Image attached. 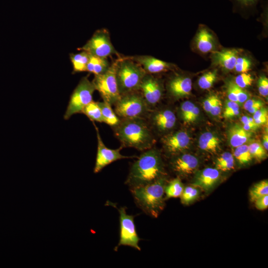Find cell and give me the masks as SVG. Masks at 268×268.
I'll return each instance as SVG.
<instances>
[{"label": "cell", "mask_w": 268, "mask_h": 268, "mask_svg": "<svg viewBox=\"0 0 268 268\" xmlns=\"http://www.w3.org/2000/svg\"><path fill=\"white\" fill-rule=\"evenodd\" d=\"M164 168L160 154L153 148L146 150L130 170L126 184L131 188L144 185L162 178Z\"/></svg>", "instance_id": "obj_1"}, {"label": "cell", "mask_w": 268, "mask_h": 268, "mask_svg": "<svg viewBox=\"0 0 268 268\" xmlns=\"http://www.w3.org/2000/svg\"><path fill=\"white\" fill-rule=\"evenodd\" d=\"M115 134L123 146L138 150L151 148L154 142L151 131L142 118L122 119L115 127Z\"/></svg>", "instance_id": "obj_2"}, {"label": "cell", "mask_w": 268, "mask_h": 268, "mask_svg": "<svg viewBox=\"0 0 268 268\" xmlns=\"http://www.w3.org/2000/svg\"><path fill=\"white\" fill-rule=\"evenodd\" d=\"M166 184L163 177L152 183L131 188L134 201L145 213L157 217L164 206V189Z\"/></svg>", "instance_id": "obj_3"}, {"label": "cell", "mask_w": 268, "mask_h": 268, "mask_svg": "<svg viewBox=\"0 0 268 268\" xmlns=\"http://www.w3.org/2000/svg\"><path fill=\"white\" fill-rule=\"evenodd\" d=\"M146 73L141 66L130 58L116 61V78L121 95L138 90Z\"/></svg>", "instance_id": "obj_4"}, {"label": "cell", "mask_w": 268, "mask_h": 268, "mask_svg": "<svg viewBox=\"0 0 268 268\" xmlns=\"http://www.w3.org/2000/svg\"><path fill=\"white\" fill-rule=\"evenodd\" d=\"M114 105L115 112L122 119H144L149 110L142 95L136 91L122 95Z\"/></svg>", "instance_id": "obj_5"}, {"label": "cell", "mask_w": 268, "mask_h": 268, "mask_svg": "<svg viewBox=\"0 0 268 268\" xmlns=\"http://www.w3.org/2000/svg\"><path fill=\"white\" fill-rule=\"evenodd\" d=\"M92 82L103 101L110 105H114L120 99L121 95L116 78V62L110 65L104 73L94 75Z\"/></svg>", "instance_id": "obj_6"}, {"label": "cell", "mask_w": 268, "mask_h": 268, "mask_svg": "<svg viewBox=\"0 0 268 268\" xmlns=\"http://www.w3.org/2000/svg\"><path fill=\"white\" fill-rule=\"evenodd\" d=\"M95 90L92 81L87 77H82L70 96L64 119L67 120L74 114L82 113L84 107L93 101Z\"/></svg>", "instance_id": "obj_7"}, {"label": "cell", "mask_w": 268, "mask_h": 268, "mask_svg": "<svg viewBox=\"0 0 268 268\" xmlns=\"http://www.w3.org/2000/svg\"><path fill=\"white\" fill-rule=\"evenodd\" d=\"M80 49L90 55L105 58L117 53L111 41L109 33L104 29L97 30Z\"/></svg>", "instance_id": "obj_8"}, {"label": "cell", "mask_w": 268, "mask_h": 268, "mask_svg": "<svg viewBox=\"0 0 268 268\" xmlns=\"http://www.w3.org/2000/svg\"><path fill=\"white\" fill-rule=\"evenodd\" d=\"M118 210L120 214V235L119 243L115 250L122 245L130 246L140 251L141 249L138 245L140 238L136 232L134 216L127 213L125 207H121Z\"/></svg>", "instance_id": "obj_9"}, {"label": "cell", "mask_w": 268, "mask_h": 268, "mask_svg": "<svg viewBox=\"0 0 268 268\" xmlns=\"http://www.w3.org/2000/svg\"><path fill=\"white\" fill-rule=\"evenodd\" d=\"M93 125L96 131L97 138V152L94 168V173L99 172L105 167L114 161L131 157L121 154V148L113 149L107 147L101 139L98 128L94 122Z\"/></svg>", "instance_id": "obj_10"}, {"label": "cell", "mask_w": 268, "mask_h": 268, "mask_svg": "<svg viewBox=\"0 0 268 268\" xmlns=\"http://www.w3.org/2000/svg\"><path fill=\"white\" fill-rule=\"evenodd\" d=\"M139 90L149 107L156 104L161 99L163 89L159 80L149 73H146L140 84Z\"/></svg>", "instance_id": "obj_11"}, {"label": "cell", "mask_w": 268, "mask_h": 268, "mask_svg": "<svg viewBox=\"0 0 268 268\" xmlns=\"http://www.w3.org/2000/svg\"><path fill=\"white\" fill-rule=\"evenodd\" d=\"M162 141L165 150L170 154L175 155L188 148L190 137L185 131H180L165 135Z\"/></svg>", "instance_id": "obj_12"}, {"label": "cell", "mask_w": 268, "mask_h": 268, "mask_svg": "<svg viewBox=\"0 0 268 268\" xmlns=\"http://www.w3.org/2000/svg\"><path fill=\"white\" fill-rule=\"evenodd\" d=\"M138 63L146 73H157L171 68V64L150 56H137L130 58Z\"/></svg>", "instance_id": "obj_13"}, {"label": "cell", "mask_w": 268, "mask_h": 268, "mask_svg": "<svg viewBox=\"0 0 268 268\" xmlns=\"http://www.w3.org/2000/svg\"><path fill=\"white\" fill-rule=\"evenodd\" d=\"M198 158L191 154H181L173 158L171 166L174 171L181 175H187L193 173L198 167Z\"/></svg>", "instance_id": "obj_14"}, {"label": "cell", "mask_w": 268, "mask_h": 268, "mask_svg": "<svg viewBox=\"0 0 268 268\" xmlns=\"http://www.w3.org/2000/svg\"><path fill=\"white\" fill-rule=\"evenodd\" d=\"M152 125L160 132H167L172 129L176 123V117L170 109L159 110L150 117Z\"/></svg>", "instance_id": "obj_15"}, {"label": "cell", "mask_w": 268, "mask_h": 268, "mask_svg": "<svg viewBox=\"0 0 268 268\" xmlns=\"http://www.w3.org/2000/svg\"><path fill=\"white\" fill-rule=\"evenodd\" d=\"M168 88L170 94L175 98L187 96L191 92L192 81L189 77L178 75L169 81Z\"/></svg>", "instance_id": "obj_16"}, {"label": "cell", "mask_w": 268, "mask_h": 268, "mask_svg": "<svg viewBox=\"0 0 268 268\" xmlns=\"http://www.w3.org/2000/svg\"><path fill=\"white\" fill-rule=\"evenodd\" d=\"M220 177V172L216 168H206L196 174L193 185L208 191L217 183Z\"/></svg>", "instance_id": "obj_17"}, {"label": "cell", "mask_w": 268, "mask_h": 268, "mask_svg": "<svg viewBox=\"0 0 268 268\" xmlns=\"http://www.w3.org/2000/svg\"><path fill=\"white\" fill-rule=\"evenodd\" d=\"M228 135L230 144L236 147L245 144L251 138L252 133L245 130L240 125L236 124L229 128Z\"/></svg>", "instance_id": "obj_18"}, {"label": "cell", "mask_w": 268, "mask_h": 268, "mask_svg": "<svg viewBox=\"0 0 268 268\" xmlns=\"http://www.w3.org/2000/svg\"><path fill=\"white\" fill-rule=\"evenodd\" d=\"M239 52L236 49H230L214 53V62L220 67L227 70L234 68Z\"/></svg>", "instance_id": "obj_19"}, {"label": "cell", "mask_w": 268, "mask_h": 268, "mask_svg": "<svg viewBox=\"0 0 268 268\" xmlns=\"http://www.w3.org/2000/svg\"><path fill=\"white\" fill-rule=\"evenodd\" d=\"M195 42L198 49L203 53L211 51L215 47L214 37L206 29H201L199 31Z\"/></svg>", "instance_id": "obj_20"}, {"label": "cell", "mask_w": 268, "mask_h": 268, "mask_svg": "<svg viewBox=\"0 0 268 268\" xmlns=\"http://www.w3.org/2000/svg\"><path fill=\"white\" fill-rule=\"evenodd\" d=\"M198 144L201 150L210 153H215L219 149L220 140L215 134L206 132L200 135Z\"/></svg>", "instance_id": "obj_21"}, {"label": "cell", "mask_w": 268, "mask_h": 268, "mask_svg": "<svg viewBox=\"0 0 268 268\" xmlns=\"http://www.w3.org/2000/svg\"><path fill=\"white\" fill-rule=\"evenodd\" d=\"M110 65L107 58H102L90 54L86 67V71L94 75H99L106 71Z\"/></svg>", "instance_id": "obj_22"}, {"label": "cell", "mask_w": 268, "mask_h": 268, "mask_svg": "<svg viewBox=\"0 0 268 268\" xmlns=\"http://www.w3.org/2000/svg\"><path fill=\"white\" fill-rule=\"evenodd\" d=\"M97 103L101 111L103 123L114 128L117 126L121 119L113 111L111 105L104 101Z\"/></svg>", "instance_id": "obj_23"}, {"label": "cell", "mask_w": 268, "mask_h": 268, "mask_svg": "<svg viewBox=\"0 0 268 268\" xmlns=\"http://www.w3.org/2000/svg\"><path fill=\"white\" fill-rule=\"evenodd\" d=\"M90 54L85 51L70 55V59L72 65L74 72L86 71V67L89 61Z\"/></svg>", "instance_id": "obj_24"}, {"label": "cell", "mask_w": 268, "mask_h": 268, "mask_svg": "<svg viewBox=\"0 0 268 268\" xmlns=\"http://www.w3.org/2000/svg\"><path fill=\"white\" fill-rule=\"evenodd\" d=\"M184 190L183 185L179 178H176L166 184L164 189L165 199L180 197Z\"/></svg>", "instance_id": "obj_25"}, {"label": "cell", "mask_w": 268, "mask_h": 268, "mask_svg": "<svg viewBox=\"0 0 268 268\" xmlns=\"http://www.w3.org/2000/svg\"><path fill=\"white\" fill-rule=\"evenodd\" d=\"M92 122L103 123L101 111L97 102L91 101L82 111Z\"/></svg>", "instance_id": "obj_26"}, {"label": "cell", "mask_w": 268, "mask_h": 268, "mask_svg": "<svg viewBox=\"0 0 268 268\" xmlns=\"http://www.w3.org/2000/svg\"><path fill=\"white\" fill-rule=\"evenodd\" d=\"M268 195V182L267 180L255 184L249 191L250 199L255 201L258 199Z\"/></svg>", "instance_id": "obj_27"}, {"label": "cell", "mask_w": 268, "mask_h": 268, "mask_svg": "<svg viewBox=\"0 0 268 268\" xmlns=\"http://www.w3.org/2000/svg\"><path fill=\"white\" fill-rule=\"evenodd\" d=\"M234 160L232 154L228 152H223L217 158L216 168L218 170L226 171L234 168Z\"/></svg>", "instance_id": "obj_28"}, {"label": "cell", "mask_w": 268, "mask_h": 268, "mask_svg": "<svg viewBox=\"0 0 268 268\" xmlns=\"http://www.w3.org/2000/svg\"><path fill=\"white\" fill-rule=\"evenodd\" d=\"M233 155L237 161L242 165L249 163L253 158L248 145L246 144L235 147Z\"/></svg>", "instance_id": "obj_29"}, {"label": "cell", "mask_w": 268, "mask_h": 268, "mask_svg": "<svg viewBox=\"0 0 268 268\" xmlns=\"http://www.w3.org/2000/svg\"><path fill=\"white\" fill-rule=\"evenodd\" d=\"M217 78V71L213 70L202 74L198 80V85L202 89H208L211 87Z\"/></svg>", "instance_id": "obj_30"}, {"label": "cell", "mask_w": 268, "mask_h": 268, "mask_svg": "<svg viewBox=\"0 0 268 268\" xmlns=\"http://www.w3.org/2000/svg\"><path fill=\"white\" fill-rule=\"evenodd\" d=\"M200 194L199 189L195 187L187 186L184 188L181 195V200L182 203L188 204L194 201Z\"/></svg>", "instance_id": "obj_31"}, {"label": "cell", "mask_w": 268, "mask_h": 268, "mask_svg": "<svg viewBox=\"0 0 268 268\" xmlns=\"http://www.w3.org/2000/svg\"><path fill=\"white\" fill-rule=\"evenodd\" d=\"M248 146L253 158L261 160L266 157V150L259 141H254Z\"/></svg>", "instance_id": "obj_32"}, {"label": "cell", "mask_w": 268, "mask_h": 268, "mask_svg": "<svg viewBox=\"0 0 268 268\" xmlns=\"http://www.w3.org/2000/svg\"><path fill=\"white\" fill-rule=\"evenodd\" d=\"M240 105L234 101L227 100L225 102L223 115L224 118L229 119L238 116L240 113Z\"/></svg>", "instance_id": "obj_33"}, {"label": "cell", "mask_w": 268, "mask_h": 268, "mask_svg": "<svg viewBox=\"0 0 268 268\" xmlns=\"http://www.w3.org/2000/svg\"><path fill=\"white\" fill-rule=\"evenodd\" d=\"M251 66V62L249 59L240 57L237 59L234 69L238 72L246 73L250 69Z\"/></svg>", "instance_id": "obj_34"}, {"label": "cell", "mask_w": 268, "mask_h": 268, "mask_svg": "<svg viewBox=\"0 0 268 268\" xmlns=\"http://www.w3.org/2000/svg\"><path fill=\"white\" fill-rule=\"evenodd\" d=\"M195 105L190 101H186L180 106V114L183 121L189 123V119Z\"/></svg>", "instance_id": "obj_35"}, {"label": "cell", "mask_w": 268, "mask_h": 268, "mask_svg": "<svg viewBox=\"0 0 268 268\" xmlns=\"http://www.w3.org/2000/svg\"><path fill=\"white\" fill-rule=\"evenodd\" d=\"M253 78L250 74L241 73L235 79V83L239 87L243 89L251 86L253 81Z\"/></svg>", "instance_id": "obj_36"}, {"label": "cell", "mask_w": 268, "mask_h": 268, "mask_svg": "<svg viewBox=\"0 0 268 268\" xmlns=\"http://www.w3.org/2000/svg\"><path fill=\"white\" fill-rule=\"evenodd\" d=\"M258 90L262 96L267 98L268 96V79L264 76L261 75L258 81Z\"/></svg>", "instance_id": "obj_37"}, {"label": "cell", "mask_w": 268, "mask_h": 268, "mask_svg": "<svg viewBox=\"0 0 268 268\" xmlns=\"http://www.w3.org/2000/svg\"><path fill=\"white\" fill-rule=\"evenodd\" d=\"M233 86L237 97L238 103L240 105H242L249 99V95L247 92L237 86L234 82H233Z\"/></svg>", "instance_id": "obj_38"}, {"label": "cell", "mask_w": 268, "mask_h": 268, "mask_svg": "<svg viewBox=\"0 0 268 268\" xmlns=\"http://www.w3.org/2000/svg\"><path fill=\"white\" fill-rule=\"evenodd\" d=\"M241 122L243 124V128L246 131L251 132L256 130L259 126L255 122H252L249 120L248 116H243L240 119Z\"/></svg>", "instance_id": "obj_39"}, {"label": "cell", "mask_w": 268, "mask_h": 268, "mask_svg": "<svg viewBox=\"0 0 268 268\" xmlns=\"http://www.w3.org/2000/svg\"><path fill=\"white\" fill-rule=\"evenodd\" d=\"M219 97L215 95H209L203 102V108L206 112H209L210 109L215 103Z\"/></svg>", "instance_id": "obj_40"}, {"label": "cell", "mask_w": 268, "mask_h": 268, "mask_svg": "<svg viewBox=\"0 0 268 268\" xmlns=\"http://www.w3.org/2000/svg\"><path fill=\"white\" fill-rule=\"evenodd\" d=\"M243 104L244 109L246 111H248L253 107H263L264 105L262 100L256 99H248Z\"/></svg>", "instance_id": "obj_41"}, {"label": "cell", "mask_w": 268, "mask_h": 268, "mask_svg": "<svg viewBox=\"0 0 268 268\" xmlns=\"http://www.w3.org/2000/svg\"><path fill=\"white\" fill-rule=\"evenodd\" d=\"M256 207L260 210L267 209L268 207V196L266 195L262 197L255 201Z\"/></svg>", "instance_id": "obj_42"}, {"label": "cell", "mask_w": 268, "mask_h": 268, "mask_svg": "<svg viewBox=\"0 0 268 268\" xmlns=\"http://www.w3.org/2000/svg\"><path fill=\"white\" fill-rule=\"evenodd\" d=\"M233 82L230 81L228 82L227 86V93L228 100L238 103L237 97L233 88Z\"/></svg>", "instance_id": "obj_43"}, {"label": "cell", "mask_w": 268, "mask_h": 268, "mask_svg": "<svg viewBox=\"0 0 268 268\" xmlns=\"http://www.w3.org/2000/svg\"><path fill=\"white\" fill-rule=\"evenodd\" d=\"M222 103L219 98L217 99L215 103L213 105L209 113L213 116H217L220 115L221 112Z\"/></svg>", "instance_id": "obj_44"}, {"label": "cell", "mask_w": 268, "mask_h": 268, "mask_svg": "<svg viewBox=\"0 0 268 268\" xmlns=\"http://www.w3.org/2000/svg\"><path fill=\"white\" fill-rule=\"evenodd\" d=\"M242 7H249L254 5L259 0H234Z\"/></svg>", "instance_id": "obj_45"}, {"label": "cell", "mask_w": 268, "mask_h": 268, "mask_svg": "<svg viewBox=\"0 0 268 268\" xmlns=\"http://www.w3.org/2000/svg\"><path fill=\"white\" fill-rule=\"evenodd\" d=\"M268 116V110L266 108L262 107L253 114L254 120L257 118Z\"/></svg>", "instance_id": "obj_46"}, {"label": "cell", "mask_w": 268, "mask_h": 268, "mask_svg": "<svg viewBox=\"0 0 268 268\" xmlns=\"http://www.w3.org/2000/svg\"><path fill=\"white\" fill-rule=\"evenodd\" d=\"M200 115V109L195 105L189 119V123L195 121Z\"/></svg>", "instance_id": "obj_47"}, {"label": "cell", "mask_w": 268, "mask_h": 268, "mask_svg": "<svg viewBox=\"0 0 268 268\" xmlns=\"http://www.w3.org/2000/svg\"><path fill=\"white\" fill-rule=\"evenodd\" d=\"M255 123L259 127L268 122V116H263L254 120Z\"/></svg>", "instance_id": "obj_48"}, {"label": "cell", "mask_w": 268, "mask_h": 268, "mask_svg": "<svg viewBox=\"0 0 268 268\" xmlns=\"http://www.w3.org/2000/svg\"><path fill=\"white\" fill-rule=\"evenodd\" d=\"M263 146L266 150L268 149V131L266 132L263 136Z\"/></svg>", "instance_id": "obj_49"}]
</instances>
